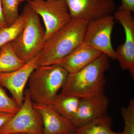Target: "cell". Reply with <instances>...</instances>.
<instances>
[{
	"instance_id": "cell-25",
	"label": "cell",
	"mask_w": 134,
	"mask_h": 134,
	"mask_svg": "<svg viewBox=\"0 0 134 134\" xmlns=\"http://www.w3.org/2000/svg\"><path fill=\"white\" fill-rule=\"evenodd\" d=\"M42 1V0H20V2L21 3L23 2L24 1Z\"/></svg>"
},
{
	"instance_id": "cell-8",
	"label": "cell",
	"mask_w": 134,
	"mask_h": 134,
	"mask_svg": "<svg viewBox=\"0 0 134 134\" xmlns=\"http://www.w3.org/2000/svg\"><path fill=\"white\" fill-rule=\"evenodd\" d=\"M113 15L125 30V42L115 50L116 59L122 69L134 76V19L132 12L118 8Z\"/></svg>"
},
{
	"instance_id": "cell-11",
	"label": "cell",
	"mask_w": 134,
	"mask_h": 134,
	"mask_svg": "<svg viewBox=\"0 0 134 134\" xmlns=\"http://www.w3.org/2000/svg\"><path fill=\"white\" fill-rule=\"evenodd\" d=\"M109 100L104 93L81 98L76 114L72 120L75 129L107 114Z\"/></svg>"
},
{
	"instance_id": "cell-3",
	"label": "cell",
	"mask_w": 134,
	"mask_h": 134,
	"mask_svg": "<svg viewBox=\"0 0 134 134\" xmlns=\"http://www.w3.org/2000/svg\"><path fill=\"white\" fill-rule=\"evenodd\" d=\"M69 74L59 65L39 66L29 78V90L34 103L53 105L58 92L66 81Z\"/></svg>"
},
{
	"instance_id": "cell-2",
	"label": "cell",
	"mask_w": 134,
	"mask_h": 134,
	"mask_svg": "<svg viewBox=\"0 0 134 134\" xmlns=\"http://www.w3.org/2000/svg\"><path fill=\"white\" fill-rule=\"evenodd\" d=\"M109 59L102 53L81 70L69 74L62 93L81 98L104 93L105 74L110 68Z\"/></svg>"
},
{
	"instance_id": "cell-5",
	"label": "cell",
	"mask_w": 134,
	"mask_h": 134,
	"mask_svg": "<svg viewBox=\"0 0 134 134\" xmlns=\"http://www.w3.org/2000/svg\"><path fill=\"white\" fill-rule=\"evenodd\" d=\"M41 115L34 107L28 90L25 91L23 102L19 110L0 129V134L21 133L43 134Z\"/></svg>"
},
{
	"instance_id": "cell-21",
	"label": "cell",
	"mask_w": 134,
	"mask_h": 134,
	"mask_svg": "<svg viewBox=\"0 0 134 134\" xmlns=\"http://www.w3.org/2000/svg\"><path fill=\"white\" fill-rule=\"evenodd\" d=\"M121 5L119 8L134 12V0H120Z\"/></svg>"
},
{
	"instance_id": "cell-22",
	"label": "cell",
	"mask_w": 134,
	"mask_h": 134,
	"mask_svg": "<svg viewBox=\"0 0 134 134\" xmlns=\"http://www.w3.org/2000/svg\"><path fill=\"white\" fill-rule=\"evenodd\" d=\"M14 114L0 112V129L9 120Z\"/></svg>"
},
{
	"instance_id": "cell-20",
	"label": "cell",
	"mask_w": 134,
	"mask_h": 134,
	"mask_svg": "<svg viewBox=\"0 0 134 134\" xmlns=\"http://www.w3.org/2000/svg\"><path fill=\"white\" fill-rule=\"evenodd\" d=\"M4 87L0 84V112L15 114L19 110V106L6 93Z\"/></svg>"
},
{
	"instance_id": "cell-10",
	"label": "cell",
	"mask_w": 134,
	"mask_h": 134,
	"mask_svg": "<svg viewBox=\"0 0 134 134\" xmlns=\"http://www.w3.org/2000/svg\"><path fill=\"white\" fill-rule=\"evenodd\" d=\"M39 54L19 69L0 74V84L11 93L12 98L21 107L24 99V89L32 72L38 67Z\"/></svg>"
},
{
	"instance_id": "cell-26",
	"label": "cell",
	"mask_w": 134,
	"mask_h": 134,
	"mask_svg": "<svg viewBox=\"0 0 134 134\" xmlns=\"http://www.w3.org/2000/svg\"><path fill=\"white\" fill-rule=\"evenodd\" d=\"M10 134H29L26 133H12Z\"/></svg>"
},
{
	"instance_id": "cell-24",
	"label": "cell",
	"mask_w": 134,
	"mask_h": 134,
	"mask_svg": "<svg viewBox=\"0 0 134 134\" xmlns=\"http://www.w3.org/2000/svg\"><path fill=\"white\" fill-rule=\"evenodd\" d=\"M61 134H78L75 131H71V132H68V133H65Z\"/></svg>"
},
{
	"instance_id": "cell-12",
	"label": "cell",
	"mask_w": 134,
	"mask_h": 134,
	"mask_svg": "<svg viewBox=\"0 0 134 134\" xmlns=\"http://www.w3.org/2000/svg\"><path fill=\"white\" fill-rule=\"evenodd\" d=\"M33 105L42 118L43 134H61L75 130L72 121L60 114L53 105Z\"/></svg>"
},
{
	"instance_id": "cell-19",
	"label": "cell",
	"mask_w": 134,
	"mask_h": 134,
	"mask_svg": "<svg viewBox=\"0 0 134 134\" xmlns=\"http://www.w3.org/2000/svg\"><path fill=\"white\" fill-rule=\"evenodd\" d=\"M121 111L125 126L123 132L120 134H134V99L130 100L127 107H122Z\"/></svg>"
},
{
	"instance_id": "cell-13",
	"label": "cell",
	"mask_w": 134,
	"mask_h": 134,
	"mask_svg": "<svg viewBox=\"0 0 134 134\" xmlns=\"http://www.w3.org/2000/svg\"><path fill=\"white\" fill-rule=\"evenodd\" d=\"M103 53L83 42L58 64L69 74L81 70Z\"/></svg>"
},
{
	"instance_id": "cell-14",
	"label": "cell",
	"mask_w": 134,
	"mask_h": 134,
	"mask_svg": "<svg viewBox=\"0 0 134 134\" xmlns=\"http://www.w3.org/2000/svg\"><path fill=\"white\" fill-rule=\"evenodd\" d=\"M80 100L78 97L61 92L55 98L53 105L60 114L72 121L77 111Z\"/></svg>"
},
{
	"instance_id": "cell-17",
	"label": "cell",
	"mask_w": 134,
	"mask_h": 134,
	"mask_svg": "<svg viewBox=\"0 0 134 134\" xmlns=\"http://www.w3.org/2000/svg\"><path fill=\"white\" fill-rule=\"evenodd\" d=\"M25 25V19L21 13L12 24L0 29V48L17 37L24 29Z\"/></svg>"
},
{
	"instance_id": "cell-4",
	"label": "cell",
	"mask_w": 134,
	"mask_h": 134,
	"mask_svg": "<svg viewBox=\"0 0 134 134\" xmlns=\"http://www.w3.org/2000/svg\"><path fill=\"white\" fill-rule=\"evenodd\" d=\"M22 13L25 19L24 29L11 43L17 55L26 63L41 53L46 41L45 30L41 24L40 17L28 3Z\"/></svg>"
},
{
	"instance_id": "cell-9",
	"label": "cell",
	"mask_w": 134,
	"mask_h": 134,
	"mask_svg": "<svg viewBox=\"0 0 134 134\" xmlns=\"http://www.w3.org/2000/svg\"><path fill=\"white\" fill-rule=\"evenodd\" d=\"M72 19L88 21L112 15L115 0H64Z\"/></svg>"
},
{
	"instance_id": "cell-1",
	"label": "cell",
	"mask_w": 134,
	"mask_h": 134,
	"mask_svg": "<svg viewBox=\"0 0 134 134\" xmlns=\"http://www.w3.org/2000/svg\"><path fill=\"white\" fill-rule=\"evenodd\" d=\"M88 21L71 19L46 41L38 66L58 65L83 42Z\"/></svg>"
},
{
	"instance_id": "cell-15",
	"label": "cell",
	"mask_w": 134,
	"mask_h": 134,
	"mask_svg": "<svg viewBox=\"0 0 134 134\" xmlns=\"http://www.w3.org/2000/svg\"><path fill=\"white\" fill-rule=\"evenodd\" d=\"M25 64L15 52L11 42L0 48V74L16 70Z\"/></svg>"
},
{
	"instance_id": "cell-18",
	"label": "cell",
	"mask_w": 134,
	"mask_h": 134,
	"mask_svg": "<svg viewBox=\"0 0 134 134\" xmlns=\"http://www.w3.org/2000/svg\"><path fill=\"white\" fill-rule=\"evenodd\" d=\"M3 15L7 26L12 24L18 18L20 0H1Z\"/></svg>"
},
{
	"instance_id": "cell-23",
	"label": "cell",
	"mask_w": 134,
	"mask_h": 134,
	"mask_svg": "<svg viewBox=\"0 0 134 134\" xmlns=\"http://www.w3.org/2000/svg\"><path fill=\"white\" fill-rule=\"evenodd\" d=\"M7 26V25L6 23L3 15L2 5L0 0V29L5 28Z\"/></svg>"
},
{
	"instance_id": "cell-6",
	"label": "cell",
	"mask_w": 134,
	"mask_h": 134,
	"mask_svg": "<svg viewBox=\"0 0 134 134\" xmlns=\"http://www.w3.org/2000/svg\"><path fill=\"white\" fill-rule=\"evenodd\" d=\"M28 3L43 19L46 41L72 19L64 0L30 1Z\"/></svg>"
},
{
	"instance_id": "cell-7",
	"label": "cell",
	"mask_w": 134,
	"mask_h": 134,
	"mask_svg": "<svg viewBox=\"0 0 134 134\" xmlns=\"http://www.w3.org/2000/svg\"><path fill=\"white\" fill-rule=\"evenodd\" d=\"M114 21L113 15H110L88 21L83 43L99 50L110 59L116 60V52L111 39Z\"/></svg>"
},
{
	"instance_id": "cell-16",
	"label": "cell",
	"mask_w": 134,
	"mask_h": 134,
	"mask_svg": "<svg viewBox=\"0 0 134 134\" xmlns=\"http://www.w3.org/2000/svg\"><path fill=\"white\" fill-rule=\"evenodd\" d=\"M112 123L111 118L105 114L75 131L78 134H120L111 129Z\"/></svg>"
}]
</instances>
